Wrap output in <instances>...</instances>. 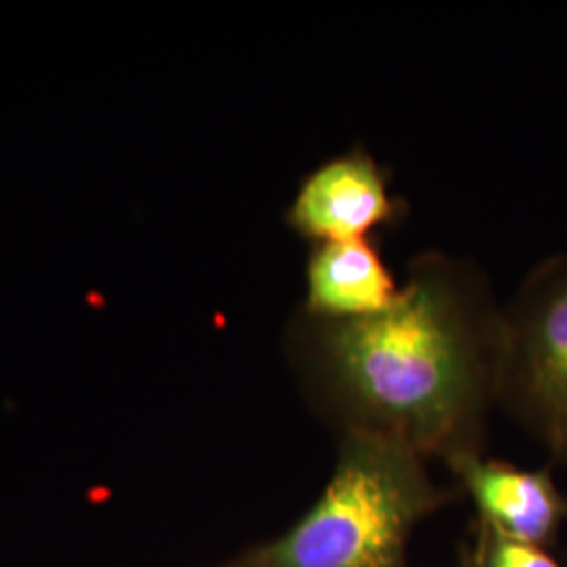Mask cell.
I'll return each instance as SVG.
<instances>
[{"label":"cell","instance_id":"6da1fadb","mask_svg":"<svg viewBox=\"0 0 567 567\" xmlns=\"http://www.w3.org/2000/svg\"><path fill=\"white\" fill-rule=\"evenodd\" d=\"M503 309L465 261L429 252L385 311L322 320L303 311L288 355L305 395L343 433L379 435L450 463L482 452L498 398Z\"/></svg>","mask_w":567,"mask_h":567},{"label":"cell","instance_id":"7a4b0ae2","mask_svg":"<svg viewBox=\"0 0 567 567\" xmlns=\"http://www.w3.org/2000/svg\"><path fill=\"white\" fill-rule=\"evenodd\" d=\"M447 498L416 450L343 433L320 498L250 553L257 567H408L416 527Z\"/></svg>","mask_w":567,"mask_h":567},{"label":"cell","instance_id":"3957f363","mask_svg":"<svg viewBox=\"0 0 567 567\" xmlns=\"http://www.w3.org/2000/svg\"><path fill=\"white\" fill-rule=\"evenodd\" d=\"M498 398L567 456V255L538 265L503 311Z\"/></svg>","mask_w":567,"mask_h":567},{"label":"cell","instance_id":"277c9868","mask_svg":"<svg viewBox=\"0 0 567 567\" xmlns=\"http://www.w3.org/2000/svg\"><path fill=\"white\" fill-rule=\"evenodd\" d=\"M402 215L404 203L391 194L385 168L364 147H351L305 175L286 224L311 244L349 243L368 240Z\"/></svg>","mask_w":567,"mask_h":567},{"label":"cell","instance_id":"5b68a950","mask_svg":"<svg viewBox=\"0 0 567 567\" xmlns=\"http://www.w3.org/2000/svg\"><path fill=\"white\" fill-rule=\"evenodd\" d=\"M477 508V524L513 540L547 547L567 519V498L548 471L468 452L446 463Z\"/></svg>","mask_w":567,"mask_h":567},{"label":"cell","instance_id":"8992f818","mask_svg":"<svg viewBox=\"0 0 567 567\" xmlns=\"http://www.w3.org/2000/svg\"><path fill=\"white\" fill-rule=\"evenodd\" d=\"M305 276L301 311L322 320L381 313L395 303L402 288L370 238L313 244Z\"/></svg>","mask_w":567,"mask_h":567},{"label":"cell","instance_id":"52a82bcc","mask_svg":"<svg viewBox=\"0 0 567 567\" xmlns=\"http://www.w3.org/2000/svg\"><path fill=\"white\" fill-rule=\"evenodd\" d=\"M468 553L477 567H561L545 548L513 540L482 524H477Z\"/></svg>","mask_w":567,"mask_h":567},{"label":"cell","instance_id":"ba28073f","mask_svg":"<svg viewBox=\"0 0 567 567\" xmlns=\"http://www.w3.org/2000/svg\"><path fill=\"white\" fill-rule=\"evenodd\" d=\"M221 567H257V561H255L252 553L248 550V553H244L243 557H238L236 561H231V564H225V566Z\"/></svg>","mask_w":567,"mask_h":567},{"label":"cell","instance_id":"9c48e42d","mask_svg":"<svg viewBox=\"0 0 567 567\" xmlns=\"http://www.w3.org/2000/svg\"><path fill=\"white\" fill-rule=\"evenodd\" d=\"M458 567H477L475 566V561H473V557H471V553H468V548L463 550V555H461V561H458Z\"/></svg>","mask_w":567,"mask_h":567}]
</instances>
